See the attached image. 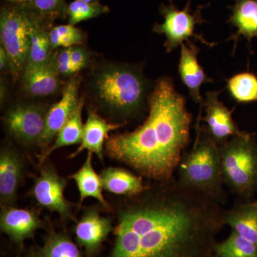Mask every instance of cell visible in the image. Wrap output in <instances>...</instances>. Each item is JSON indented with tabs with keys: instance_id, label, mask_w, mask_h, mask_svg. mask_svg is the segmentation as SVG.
<instances>
[{
	"instance_id": "obj_2",
	"label": "cell",
	"mask_w": 257,
	"mask_h": 257,
	"mask_svg": "<svg viewBox=\"0 0 257 257\" xmlns=\"http://www.w3.org/2000/svg\"><path fill=\"white\" fill-rule=\"evenodd\" d=\"M192 115L172 79L157 81L150 98V114L132 133L113 135L106 153L140 175L157 182L173 178L188 145Z\"/></svg>"
},
{
	"instance_id": "obj_7",
	"label": "cell",
	"mask_w": 257,
	"mask_h": 257,
	"mask_svg": "<svg viewBox=\"0 0 257 257\" xmlns=\"http://www.w3.org/2000/svg\"><path fill=\"white\" fill-rule=\"evenodd\" d=\"M170 2L168 5H162L160 9L164 18L163 23H157L154 26V32L165 35L167 52H171L184 42H189L192 37L210 45V43L194 32L197 25L206 23V20L202 18V11L208 5H199L197 10L192 13L190 8L192 0L187 1L183 10H179L172 0Z\"/></svg>"
},
{
	"instance_id": "obj_14",
	"label": "cell",
	"mask_w": 257,
	"mask_h": 257,
	"mask_svg": "<svg viewBox=\"0 0 257 257\" xmlns=\"http://www.w3.org/2000/svg\"><path fill=\"white\" fill-rule=\"evenodd\" d=\"M112 230L110 219L99 212L89 209L84 213L75 227L77 242L85 248L89 254L99 249L103 241Z\"/></svg>"
},
{
	"instance_id": "obj_22",
	"label": "cell",
	"mask_w": 257,
	"mask_h": 257,
	"mask_svg": "<svg viewBox=\"0 0 257 257\" xmlns=\"http://www.w3.org/2000/svg\"><path fill=\"white\" fill-rule=\"evenodd\" d=\"M83 105H84V101L83 99H80L75 110L56 136L54 145L48 148L45 153L42 154L40 158L41 162H44L49 155L58 149L82 143L83 130H84V124L82 119Z\"/></svg>"
},
{
	"instance_id": "obj_17",
	"label": "cell",
	"mask_w": 257,
	"mask_h": 257,
	"mask_svg": "<svg viewBox=\"0 0 257 257\" xmlns=\"http://www.w3.org/2000/svg\"><path fill=\"white\" fill-rule=\"evenodd\" d=\"M103 189L116 195L135 197L145 192L143 178L130 171L109 167L101 172Z\"/></svg>"
},
{
	"instance_id": "obj_26",
	"label": "cell",
	"mask_w": 257,
	"mask_h": 257,
	"mask_svg": "<svg viewBox=\"0 0 257 257\" xmlns=\"http://www.w3.org/2000/svg\"><path fill=\"white\" fill-rule=\"evenodd\" d=\"M37 257H82L78 247L68 236L53 234L47 238Z\"/></svg>"
},
{
	"instance_id": "obj_10",
	"label": "cell",
	"mask_w": 257,
	"mask_h": 257,
	"mask_svg": "<svg viewBox=\"0 0 257 257\" xmlns=\"http://www.w3.org/2000/svg\"><path fill=\"white\" fill-rule=\"evenodd\" d=\"M67 182L52 168L43 169L32 189L35 200L42 207L58 213L62 217L72 218L70 204L64 197Z\"/></svg>"
},
{
	"instance_id": "obj_30",
	"label": "cell",
	"mask_w": 257,
	"mask_h": 257,
	"mask_svg": "<svg viewBox=\"0 0 257 257\" xmlns=\"http://www.w3.org/2000/svg\"><path fill=\"white\" fill-rule=\"evenodd\" d=\"M71 48H64L57 55L54 56L56 67L60 75L68 77L72 75V64H71Z\"/></svg>"
},
{
	"instance_id": "obj_35",
	"label": "cell",
	"mask_w": 257,
	"mask_h": 257,
	"mask_svg": "<svg viewBox=\"0 0 257 257\" xmlns=\"http://www.w3.org/2000/svg\"><path fill=\"white\" fill-rule=\"evenodd\" d=\"M213 257H217V256H216V255H214V256Z\"/></svg>"
},
{
	"instance_id": "obj_18",
	"label": "cell",
	"mask_w": 257,
	"mask_h": 257,
	"mask_svg": "<svg viewBox=\"0 0 257 257\" xmlns=\"http://www.w3.org/2000/svg\"><path fill=\"white\" fill-rule=\"evenodd\" d=\"M21 161L11 150H3L0 155V197L2 202L9 204L14 201L22 175Z\"/></svg>"
},
{
	"instance_id": "obj_28",
	"label": "cell",
	"mask_w": 257,
	"mask_h": 257,
	"mask_svg": "<svg viewBox=\"0 0 257 257\" xmlns=\"http://www.w3.org/2000/svg\"><path fill=\"white\" fill-rule=\"evenodd\" d=\"M49 35L52 49L69 48L80 45L83 42L82 32L69 24L54 27L49 32Z\"/></svg>"
},
{
	"instance_id": "obj_21",
	"label": "cell",
	"mask_w": 257,
	"mask_h": 257,
	"mask_svg": "<svg viewBox=\"0 0 257 257\" xmlns=\"http://www.w3.org/2000/svg\"><path fill=\"white\" fill-rule=\"evenodd\" d=\"M92 160V153L89 152L82 167L69 178L73 179L77 184L81 202L86 198L92 197L99 201L104 207H108V203L102 194L101 177L93 169Z\"/></svg>"
},
{
	"instance_id": "obj_32",
	"label": "cell",
	"mask_w": 257,
	"mask_h": 257,
	"mask_svg": "<svg viewBox=\"0 0 257 257\" xmlns=\"http://www.w3.org/2000/svg\"><path fill=\"white\" fill-rule=\"evenodd\" d=\"M8 67L10 69V62L8 55H7L4 48L1 46V48H0V69L2 71H5Z\"/></svg>"
},
{
	"instance_id": "obj_5",
	"label": "cell",
	"mask_w": 257,
	"mask_h": 257,
	"mask_svg": "<svg viewBox=\"0 0 257 257\" xmlns=\"http://www.w3.org/2000/svg\"><path fill=\"white\" fill-rule=\"evenodd\" d=\"M45 20L51 21L25 4L8 3L2 9V47L8 55L13 73L23 72L28 62L32 30L35 25Z\"/></svg>"
},
{
	"instance_id": "obj_3",
	"label": "cell",
	"mask_w": 257,
	"mask_h": 257,
	"mask_svg": "<svg viewBox=\"0 0 257 257\" xmlns=\"http://www.w3.org/2000/svg\"><path fill=\"white\" fill-rule=\"evenodd\" d=\"M179 183L221 204L226 201L221 170L219 146L200 126L196 124V139L192 150L184 153L178 168Z\"/></svg>"
},
{
	"instance_id": "obj_16",
	"label": "cell",
	"mask_w": 257,
	"mask_h": 257,
	"mask_svg": "<svg viewBox=\"0 0 257 257\" xmlns=\"http://www.w3.org/2000/svg\"><path fill=\"white\" fill-rule=\"evenodd\" d=\"M123 124H111L102 119L95 111H89L88 113L87 121L84 124L82 143L80 146L69 158L77 156L83 150L96 154L97 157L103 160V149L104 143L108 134L112 130H117Z\"/></svg>"
},
{
	"instance_id": "obj_11",
	"label": "cell",
	"mask_w": 257,
	"mask_h": 257,
	"mask_svg": "<svg viewBox=\"0 0 257 257\" xmlns=\"http://www.w3.org/2000/svg\"><path fill=\"white\" fill-rule=\"evenodd\" d=\"M79 79H72L64 89L62 99L47 111L45 130L37 145L45 148L65 124L78 104Z\"/></svg>"
},
{
	"instance_id": "obj_23",
	"label": "cell",
	"mask_w": 257,
	"mask_h": 257,
	"mask_svg": "<svg viewBox=\"0 0 257 257\" xmlns=\"http://www.w3.org/2000/svg\"><path fill=\"white\" fill-rule=\"evenodd\" d=\"M228 92L239 103L257 101V77L250 72H242L228 79Z\"/></svg>"
},
{
	"instance_id": "obj_13",
	"label": "cell",
	"mask_w": 257,
	"mask_h": 257,
	"mask_svg": "<svg viewBox=\"0 0 257 257\" xmlns=\"http://www.w3.org/2000/svg\"><path fill=\"white\" fill-rule=\"evenodd\" d=\"M22 72L23 87L30 95H51L58 89L60 74L56 67L54 57H51L45 63H27Z\"/></svg>"
},
{
	"instance_id": "obj_19",
	"label": "cell",
	"mask_w": 257,
	"mask_h": 257,
	"mask_svg": "<svg viewBox=\"0 0 257 257\" xmlns=\"http://www.w3.org/2000/svg\"><path fill=\"white\" fill-rule=\"evenodd\" d=\"M230 8L231 14L227 22L237 29L230 40L235 41V47L240 36L251 42L257 37V0H236Z\"/></svg>"
},
{
	"instance_id": "obj_20",
	"label": "cell",
	"mask_w": 257,
	"mask_h": 257,
	"mask_svg": "<svg viewBox=\"0 0 257 257\" xmlns=\"http://www.w3.org/2000/svg\"><path fill=\"white\" fill-rule=\"evenodd\" d=\"M224 221L231 231L257 245V205L254 202L225 211Z\"/></svg>"
},
{
	"instance_id": "obj_34",
	"label": "cell",
	"mask_w": 257,
	"mask_h": 257,
	"mask_svg": "<svg viewBox=\"0 0 257 257\" xmlns=\"http://www.w3.org/2000/svg\"><path fill=\"white\" fill-rule=\"evenodd\" d=\"M254 203H255V204H256V205H257V201H256V202H254Z\"/></svg>"
},
{
	"instance_id": "obj_15",
	"label": "cell",
	"mask_w": 257,
	"mask_h": 257,
	"mask_svg": "<svg viewBox=\"0 0 257 257\" xmlns=\"http://www.w3.org/2000/svg\"><path fill=\"white\" fill-rule=\"evenodd\" d=\"M42 226L36 213L26 209L6 207L2 211L0 228L15 243H23L32 237Z\"/></svg>"
},
{
	"instance_id": "obj_1",
	"label": "cell",
	"mask_w": 257,
	"mask_h": 257,
	"mask_svg": "<svg viewBox=\"0 0 257 257\" xmlns=\"http://www.w3.org/2000/svg\"><path fill=\"white\" fill-rule=\"evenodd\" d=\"M125 206L110 257H213L225 224L219 203L177 179L158 182Z\"/></svg>"
},
{
	"instance_id": "obj_9",
	"label": "cell",
	"mask_w": 257,
	"mask_h": 257,
	"mask_svg": "<svg viewBox=\"0 0 257 257\" xmlns=\"http://www.w3.org/2000/svg\"><path fill=\"white\" fill-rule=\"evenodd\" d=\"M202 105L205 114L202 118L205 123L204 128L219 146L244 133L234 122L232 111L219 100V92H208Z\"/></svg>"
},
{
	"instance_id": "obj_4",
	"label": "cell",
	"mask_w": 257,
	"mask_h": 257,
	"mask_svg": "<svg viewBox=\"0 0 257 257\" xmlns=\"http://www.w3.org/2000/svg\"><path fill=\"white\" fill-rule=\"evenodd\" d=\"M147 82L140 69L126 64H112L98 71L92 87L96 100L108 109L126 116L141 108Z\"/></svg>"
},
{
	"instance_id": "obj_29",
	"label": "cell",
	"mask_w": 257,
	"mask_h": 257,
	"mask_svg": "<svg viewBox=\"0 0 257 257\" xmlns=\"http://www.w3.org/2000/svg\"><path fill=\"white\" fill-rule=\"evenodd\" d=\"M8 3L28 5L32 10L49 20L66 15L65 0H8Z\"/></svg>"
},
{
	"instance_id": "obj_27",
	"label": "cell",
	"mask_w": 257,
	"mask_h": 257,
	"mask_svg": "<svg viewBox=\"0 0 257 257\" xmlns=\"http://www.w3.org/2000/svg\"><path fill=\"white\" fill-rule=\"evenodd\" d=\"M109 9L99 3H88L81 0H74L69 3L66 10L69 25H76L81 22L96 18L109 13Z\"/></svg>"
},
{
	"instance_id": "obj_33",
	"label": "cell",
	"mask_w": 257,
	"mask_h": 257,
	"mask_svg": "<svg viewBox=\"0 0 257 257\" xmlns=\"http://www.w3.org/2000/svg\"><path fill=\"white\" fill-rule=\"evenodd\" d=\"M81 1L85 2V3H99V0H81Z\"/></svg>"
},
{
	"instance_id": "obj_12",
	"label": "cell",
	"mask_w": 257,
	"mask_h": 257,
	"mask_svg": "<svg viewBox=\"0 0 257 257\" xmlns=\"http://www.w3.org/2000/svg\"><path fill=\"white\" fill-rule=\"evenodd\" d=\"M199 48L190 41L182 44L178 70L191 98L194 102L202 104L204 100L201 95V87L205 83L212 82L213 80L207 77L199 63Z\"/></svg>"
},
{
	"instance_id": "obj_25",
	"label": "cell",
	"mask_w": 257,
	"mask_h": 257,
	"mask_svg": "<svg viewBox=\"0 0 257 257\" xmlns=\"http://www.w3.org/2000/svg\"><path fill=\"white\" fill-rule=\"evenodd\" d=\"M214 254L217 257H257V245L231 231L227 239L216 243Z\"/></svg>"
},
{
	"instance_id": "obj_6",
	"label": "cell",
	"mask_w": 257,
	"mask_h": 257,
	"mask_svg": "<svg viewBox=\"0 0 257 257\" xmlns=\"http://www.w3.org/2000/svg\"><path fill=\"white\" fill-rule=\"evenodd\" d=\"M223 182L239 195L248 196L257 186V144L244 133L219 145Z\"/></svg>"
},
{
	"instance_id": "obj_8",
	"label": "cell",
	"mask_w": 257,
	"mask_h": 257,
	"mask_svg": "<svg viewBox=\"0 0 257 257\" xmlns=\"http://www.w3.org/2000/svg\"><path fill=\"white\" fill-rule=\"evenodd\" d=\"M47 114L46 109L39 104H16L7 112L5 124L20 143L38 144L45 130Z\"/></svg>"
},
{
	"instance_id": "obj_24",
	"label": "cell",
	"mask_w": 257,
	"mask_h": 257,
	"mask_svg": "<svg viewBox=\"0 0 257 257\" xmlns=\"http://www.w3.org/2000/svg\"><path fill=\"white\" fill-rule=\"evenodd\" d=\"M50 20H45L34 27L31 33L30 52L27 63L42 64L51 58L50 35L46 30Z\"/></svg>"
},
{
	"instance_id": "obj_31",
	"label": "cell",
	"mask_w": 257,
	"mask_h": 257,
	"mask_svg": "<svg viewBox=\"0 0 257 257\" xmlns=\"http://www.w3.org/2000/svg\"><path fill=\"white\" fill-rule=\"evenodd\" d=\"M89 60L87 52L80 47H72L71 48V64L72 74L78 72L87 66Z\"/></svg>"
}]
</instances>
